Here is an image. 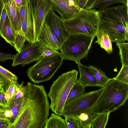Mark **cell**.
I'll return each mask as SVG.
<instances>
[{
    "label": "cell",
    "instance_id": "1",
    "mask_svg": "<svg viewBox=\"0 0 128 128\" xmlns=\"http://www.w3.org/2000/svg\"><path fill=\"white\" fill-rule=\"evenodd\" d=\"M18 115L11 128H42L49 116L50 106L44 86L28 82Z\"/></svg>",
    "mask_w": 128,
    "mask_h": 128
},
{
    "label": "cell",
    "instance_id": "2",
    "mask_svg": "<svg viewBox=\"0 0 128 128\" xmlns=\"http://www.w3.org/2000/svg\"><path fill=\"white\" fill-rule=\"evenodd\" d=\"M128 98V84L115 78L110 80L94 104L89 108L97 114L110 113L124 105Z\"/></svg>",
    "mask_w": 128,
    "mask_h": 128
},
{
    "label": "cell",
    "instance_id": "3",
    "mask_svg": "<svg viewBox=\"0 0 128 128\" xmlns=\"http://www.w3.org/2000/svg\"><path fill=\"white\" fill-rule=\"evenodd\" d=\"M78 73L73 70L62 74L51 85L47 94L50 100V108L55 114L62 115L70 91L78 80Z\"/></svg>",
    "mask_w": 128,
    "mask_h": 128
},
{
    "label": "cell",
    "instance_id": "4",
    "mask_svg": "<svg viewBox=\"0 0 128 128\" xmlns=\"http://www.w3.org/2000/svg\"><path fill=\"white\" fill-rule=\"evenodd\" d=\"M64 20L66 28L70 34L95 36L100 24L99 12L94 9L82 10Z\"/></svg>",
    "mask_w": 128,
    "mask_h": 128
},
{
    "label": "cell",
    "instance_id": "5",
    "mask_svg": "<svg viewBox=\"0 0 128 128\" xmlns=\"http://www.w3.org/2000/svg\"><path fill=\"white\" fill-rule=\"evenodd\" d=\"M64 60L58 51L49 56H43L28 68L27 76L34 84L48 81L61 66Z\"/></svg>",
    "mask_w": 128,
    "mask_h": 128
},
{
    "label": "cell",
    "instance_id": "6",
    "mask_svg": "<svg viewBox=\"0 0 128 128\" xmlns=\"http://www.w3.org/2000/svg\"><path fill=\"white\" fill-rule=\"evenodd\" d=\"M95 36L83 34H70L60 48V53L64 60L76 62L84 58Z\"/></svg>",
    "mask_w": 128,
    "mask_h": 128
},
{
    "label": "cell",
    "instance_id": "7",
    "mask_svg": "<svg viewBox=\"0 0 128 128\" xmlns=\"http://www.w3.org/2000/svg\"><path fill=\"white\" fill-rule=\"evenodd\" d=\"M104 89V88L80 94L65 104L62 116H73L92 108Z\"/></svg>",
    "mask_w": 128,
    "mask_h": 128
},
{
    "label": "cell",
    "instance_id": "8",
    "mask_svg": "<svg viewBox=\"0 0 128 128\" xmlns=\"http://www.w3.org/2000/svg\"><path fill=\"white\" fill-rule=\"evenodd\" d=\"M99 14L100 25L106 30L112 42L128 41V25L111 18L102 10Z\"/></svg>",
    "mask_w": 128,
    "mask_h": 128
},
{
    "label": "cell",
    "instance_id": "9",
    "mask_svg": "<svg viewBox=\"0 0 128 128\" xmlns=\"http://www.w3.org/2000/svg\"><path fill=\"white\" fill-rule=\"evenodd\" d=\"M44 48L38 42L24 45L21 51L15 55L12 66L22 64L23 67L33 62L38 61L43 57Z\"/></svg>",
    "mask_w": 128,
    "mask_h": 128
},
{
    "label": "cell",
    "instance_id": "10",
    "mask_svg": "<svg viewBox=\"0 0 128 128\" xmlns=\"http://www.w3.org/2000/svg\"><path fill=\"white\" fill-rule=\"evenodd\" d=\"M32 7L36 32L38 41L47 15L52 10L50 0H30Z\"/></svg>",
    "mask_w": 128,
    "mask_h": 128
},
{
    "label": "cell",
    "instance_id": "11",
    "mask_svg": "<svg viewBox=\"0 0 128 128\" xmlns=\"http://www.w3.org/2000/svg\"><path fill=\"white\" fill-rule=\"evenodd\" d=\"M45 22L56 38L61 47L70 34L66 28L64 20L53 10H51L47 15Z\"/></svg>",
    "mask_w": 128,
    "mask_h": 128
},
{
    "label": "cell",
    "instance_id": "12",
    "mask_svg": "<svg viewBox=\"0 0 128 128\" xmlns=\"http://www.w3.org/2000/svg\"><path fill=\"white\" fill-rule=\"evenodd\" d=\"M21 25L22 32L26 40L30 43L38 42L35 30L32 7L30 0H27L26 12Z\"/></svg>",
    "mask_w": 128,
    "mask_h": 128
},
{
    "label": "cell",
    "instance_id": "13",
    "mask_svg": "<svg viewBox=\"0 0 128 128\" xmlns=\"http://www.w3.org/2000/svg\"><path fill=\"white\" fill-rule=\"evenodd\" d=\"M52 10L58 12L64 20L68 19L83 10L76 4L75 0H50Z\"/></svg>",
    "mask_w": 128,
    "mask_h": 128
},
{
    "label": "cell",
    "instance_id": "14",
    "mask_svg": "<svg viewBox=\"0 0 128 128\" xmlns=\"http://www.w3.org/2000/svg\"><path fill=\"white\" fill-rule=\"evenodd\" d=\"M2 0L15 33H20L23 35L21 31L19 8L16 6L14 0Z\"/></svg>",
    "mask_w": 128,
    "mask_h": 128
},
{
    "label": "cell",
    "instance_id": "15",
    "mask_svg": "<svg viewBox=\"0 0 128 128\" xmlns=\"http://www.w3.org/2000/svg\"><path fill=\"white\" fill-rule=\"evenodd\" d=\"M38 42L44 47L54 51L60 50L61 46L57 39L45 22L43 25Z\"/></svg>",
    "mask_w": 128,
    "mask_h": 128
},
{
    "label": "cell",
    "instance_id": "16",
    "mask_svg": "<svg viewBox=\"0 0 128 128\" xmlns=\"http://www.w3.org/2000/svg\"><path fill=\"white\" fill-rule=\"evenodd\" d=\"M77 64L80 73L78 81L85 88L87 86H98L97 84L93 72L90 66L83 65L80 61Z\"/></svg>",
    "mask_w": 128,
    "mask_h": 128
},
{
    "label": "cell",
    "instance_id": "17",
    "mask_svg": "<svg viewBox=\"0 0 128 128\" xmlns=\"http://www.w3.org/2000/svg\"><path fill=\"white\" fill-rule=\"evenodd\" d=\"M128 5L123 4L110 7H107L102 11L111 18L121 21L128 25Z\"/></svg>",
    "mask_w": 128,
    "mask_h": 128
},
{
    "label": "cell",
    "instance_id": "18",
    "mask_svg": "<svg viewBox=\"0 0 128 128\" xmlns=\"http://www.w3.org/2000/svg\"><path fill=\"white\" fill-rule=\"evenodd\" d=\"M96 36L97 40L94 43L98 44L108 54L112 53L113 51L112 42L106 30L100 25Z\"/></svg>",
    "mask_w": 128,
    "mask_h": 128
},
{
    "label": "cell",
    "instance_id": "19",
    "mask_svg": "<svg viewBox=\"0 0 128 128\" xmlns=\"http://www.w3.org/2000/svg\"><path fill=\"white\" fill-rule=\"evenodd\" d=\"M15 34L7 15L0 31V35L7 43L14 47Z\"/></svg>",
    "mask_w": 128,
    "mask_h": 128
},
{
    "label": "cell",
    "instance_id": "20",
    "mask_svg": "<svg viewBox=\"0 0 128 128\" xmlns=\"http://www.w3.org/2000/svg\"><path fill=\"white\" fill-rule=\"evenodd\" d=\"M98 114L94 112L88 108L81 112L77 115L71 116L79 120L81 128H90L94 120Z\"/></svg>",
    "mask_w": 128,
    "mask_h": 128
},
{
    "label": "cell",
    "instance_id": "21",
    "mask_svg": "<svg viewBox=\"0 0 128 128\" xmlns=\"http://www.w3.org/2000/svg\"><path fill=\"white\" fill-rule=\"evenodd\" d=\"M18 79L16 76L0 65V81L4 92L12 84H17Z\"/></svg>",
    "mask_w": 128,
    "mask_h": 128
},
{
    "label": "cell",
    "instance_id": "22",
    "mask_svg": "<svg viewBox=\"0 0 128 128\" xmlns=\"http://www.w3.org/2000/svg\"><path fill=\"white\" fill-rule=\"evenodd\" d=\"M43 128H68L65 119L53 113L46 120Z\"/></svg>",
    "mask_w": 128,
    "mask_h": 128
},
{
    "label": "cell",
    "instance_id": "23",
    "mask_svg": "<svg viewBox=\"0 0 128 128\" xmlns=\"http://www.w3.org/2000/svg\"><path fill=\"white\" fill-rule=\"evenodd\" d=\"M89 66L91 68L96 80L98 86L104 88L110 79L106 75L104 72L99 68L92 65Z\"/></svg>",
    "mask_w": 128,
    "mask_h": 128
},
{
    "label": "cell",
    "instance_id": "24",
    "mask_svg": "<svg viewBox=\"0 0 128 128\" xmlns=\"http://www.w3.org/2000/svg\"><path fill=\"white\" fill-rule=\"evenodd\" d=\"M110 113L98 114L94 120L92 124V128H104L108 123Z\"/></svg>",
    "mask_w": 128,
    "mask_h": 128
},
{
    "label": "cell",
    "instance_id": "25",
    "mask_svg": "<svg viewBox=\"0 0 128 128\" xmlns=\"http://www.w3.org/2000/svg\"><path fill=\"white\" fill-rule=\"evenodd\" d=\"M119 3L128 6V0H98L94 9L100 12L115 3Z\"/></svg>",
    "mask_w": 128,
    "mask_h": 128
},
{
    "label": "cell",
    "instance_id": "26",
    "mask_svg": "<svg viewBox=\"0 0 128 128\" xmlns=\"http://www.w3.org/2000/svg\"><path fill=\"white\" fill-rule=\"evenodd\" d=\"M116 45L119 48L122 64L128 66V43L124 42L116 43Z\"/></svg>",
    "mask_w": 128,
    "mask_h": 128
},
{
    "label": "cell",
    "instance_id": "27",
    "mask_svg": "<svg viewBox=\"0 0 128 128\" xmlns=\"http://www.w3.org/2000/svg\"><path fill=\"white\" fill-rule=\"evenodd\" d=\"M77 80L70 91L66 104L85 92V87L80 84Z\"/></svg>",
    "mask_w": 128,
    "mask_h": 128
},
{
    "label": "cell",
    "instance_id": "28",
    "mask_svg": "<svg viewBox=\"0 0 128 128\" xmlns=\"http://www.w3.org/2000/svg\"><path fill=\"white\" fill-rule=\"evenodd\" d=\"M24 82L22 81L19 84H18L17 92L15 95L9 101L8 104H9L17 99L24 96L26 93L27 91V87L26 85L24 86Z\"/></svg>",
    "mask_w": 128,
    "mask_h": 128
},
{
    "label": "cell",
    "instance_id": "29",
    "mask_svg": "<svg viewBox=\"0 0 128 128\" xmlns=\"http://www.w3.org/2000/svg\"><path fill=\"white\" fill-rule=\"evenodd\" d=\"M25 37L20 33H16L14 48L18 52H20L24 46Z\"/></svg>",
    "mask_w": 128,
    "mask_h": 128
},
{
    "label": "cell",
    "instance_id": "30",
    "mask_svg": "<svg viewBox=\"0 0 128 128\" xmlns=\"http://www.w3.org/2000/svg\"><path fill=\"white\" fill-rule=\"evenodd\" d=\"M78 0H75L76 1ZM98 0H79L78 5L83 10H90L95 7Z\"/></svg>",
    "mask_w": 128,
    "mask_h": 128
},
{
    "label": "cell",
    "instance_id": "31",
    "mask_svg": "<svg viewBox=\"0 0 128 128\" xmlns=\"http://www.w3.org/2000/svg\"><path fill=\"white\" fill-rule=\"evenodd\" d=\"M114 78L120 81L128 84V66L122 65L120 70Z\"/></svg>",
    "mask_w": 128,
    "mask_h": 128
},
{
    "label": "cell",
    "instance_id": "32",
    "mask_svg": "<svg viewBox=\"0 0 128 128\" xmlns=\"http://www.w3.org/2000/svg\"><path fill=\"white\" fill-rule=\"evenodd\" d=\"M18 84V83L17 84L12 83L4 92L5 98L8 103L10 100L16 94L17 92Z\"/></svg>",
    "mask_w": 128,
    "mask_h": 128
},
{
    "label": "cell",
    "instance_id": "33",
    "mask_svg": "<svg viewBox=\"0 0 128 128\" xmlns=\"http://www.w3.org/2000/svg\"><path fill=\"white\" fill-rule=\"evenodd\" d=\"M64 117L68 128H81L80 123L78 119L71 116Z\"/></svg>",
    "mask_w": 128,
    "mask_h": 128
},
{
    "label": "cell",
    "instance_id": "34",
    "mask_svg": "<svg viewBox=\"0 0 128 128\" xmlns=\"http://www.w3.org/2000/svg\"><path fill=\"white\" fill-rule=\"evenodd\" d=\"M27 0L26 3L19 8V14L21 22L24 18L26 10Z\"/></svg>",
    "mask_w": 128,
    "mask_h": 128
},
{
    "label": "cell",
    "instance_id": "35",
    "mask_svg": "<svg viewBox=\"0 0 128 128\" xmlns=\"http://www.w3.org/2000/svg\"><path fill=\"white\" fill-rule=\"evenodd\" d=\"M15 55L10 54H5L0 52V62H4L8 60H13Z\"/></svg>",
    "mask_w": 128,
    "mask_h": 128
},
{
    "label": "cell",
    "instance_id": "36",
    "mask_svg": "<svg viewBox=\"0 0 128 128\" xmlns=\"http://www.w3.org/2000/svg\"><path fill=\"white\" fill-rule=\"evenodd\" d=\"M12 124L9 119L0 120V128H11Z\"/></svg>",
    "mask_w": 128,
    "mask_h": 128
},
{
    "label": "cell",
    "instance_id": "37",
    "mask_svg": "<svg viewBox=\"0 0 128 128\" xmlns=\"http://www.w3.org/2000/svg\"><path fill=\"white\" fill-rule=\"evenodd\" d=\"M0 104L5 106H9L8 102L6 99L4 92H0Z\"/></svg>",
    "mask_w": 128,
    "mask_h": 128
},
{
    "label": "cell",
    "instance_id": "38",
    "mask_svg": "<svg viewBox=\"0 0 128 128\" xmlns=\"http://www.w3.org/2000/svg\"><path fill=\"white\" fill-rule=\"evenodd\" d=\"M7 15L6 11L4 6L0 20V31L1 30L2 25L6 19Z\"/></svg>",
    "mask_w": 128,
    "mask_h": 128
},
{
    "label": "cell",
    "instance_id": "39",
    "mask_svg": "<svg viewBox=\"0 0 128 128\" xmlns=\"http://www.w3.org/2000/svg\"><path fill=\"white\" fill-rule=\"evenodd\" d=\"M57 52L58 51H54L44 47V48L43 53V56H49Z\"/></svg>",
    "mask_w": 128,
    "mask_h": 128
},
{
    "label": "cell",
    "instance_id": "40",
    "mask_svg": "<svg viewBox=\"0 0 128 128\" xmlns=\"http://www.w3.org/2000/svg\"><path fill=\"white\" fill-rule=\"evenodd\" d=\"M16 6L19 8L25 4L27 0H14Z\"/></svg>",
    "mask_w": 128,
    "mask_h": 128
},
{
    "label": "cell",
    "instance_id": "41",
    "mask_svg": "<svg viewBox=\"0 0 128 128\" xmlns=\"http://www.w3.org/2000/svg\"><path fill=\"white\" fill-rule=\"evenodd\" d=\"M5 112L0 111V120L4 119H9L5 115Z\"/></svg>",
    "mask_w": 128,
    "mask_h": 128
},
{
    "label": "cell",
    "instance_id": "42",
    "mask_svg": "<svg viewBox=\"0 0 128 128\" xmlns=\"http://www.w3.org/2000/svg\"><path fill=\"white\" fill-rule=\"evenodd\" d=\"M10 106H6L0 104V111H6L10 109Z\"/></svg>",
    "mask_w": 128,
    "mask_h": 128
},
{
    "label": "cell",
    "instance_id": "43",
    "mask_svg": "<svg viewBox=\"0 0 128 128\" xmlns=\"http://www.w3.org/2000/svg\"><path fill=\"white\" fill-rule=\"evenodd\" d=\"M4 6V4L2 0H0V20Z\"/></svg>",
    "mask_w": 128,
    "mask_h": 128
},
{
    "label": "cell",
    "instance_id": "44",
    "mask_svg": "<svg viewBox=\"0 0 128 128\" xmlns=\"http://www.w3.org/2000/svg\"><path fill=\"white\" fill-rule=\"evenodd\" d=\"M4 92L3 88V85L1 82H0V92Z\"/></svg>",
    "mask_w": 128,
    "mask_h": 128
},
{
    "label": "cell",
    "instance_id": "45",
    "mask_svg": "<svg viewBox=\"0 0 128 128\" xmlns=\"http://www.w3.org/2000/svg\"><path fill=\"white\" fill-rule=\"evenodd\" d=\"M0 82H1L0 81ZM1 83H2V82H1Z\"/></svg>",
    "mask_w": 128,
    "mask_h": 128
}]
</instances>
